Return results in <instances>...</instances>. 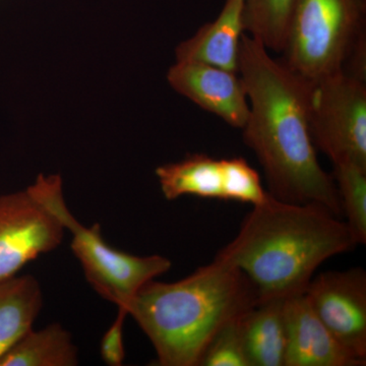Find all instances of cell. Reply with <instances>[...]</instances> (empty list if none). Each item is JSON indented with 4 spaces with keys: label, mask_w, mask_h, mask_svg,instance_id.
I'll list each match as a JSON object with an SVG mask.
<instances>
[{
    "label": "cell",
    "mask_w": 366,
    "mask_h": 366,
    "mask_svg": "<svg viewBox=\"0 0 366 366\" xmlns=\"http://www.w3.org/2000/svg\"><path fill=\"white\" fill-rule=\"evenodd\" d=\"M237 71L249 104L243 141L261 164L269 194L287 203L322 207L340 218L336 184L320 166L310 134V79L274 59L247 33L240 42Z\"/></svg>",
    "instance_id": "6da1fadb"
},
{
    "label": "cell",
    "mask_w": 366,
    "mask_h": 366,
    "mask_svg": "<svg viewBox=\"0 0 366 366\" xmlns=\"http://www.w3.org/2000/svg\"><path fill=\"white\" fill-rule=\"evenodd\" d=\"M356 245L346 222L326 209L269 196L254 206L215 259L240 269L259 300H269L305 292L322 262Z\"/></svg>",
    "instance_id": "7a4b0ae2"
},
{
    "label": "cell",
    "mask_w": 366,
    "mask_h": 366,
    "mask_svg": "<svg viewBox=\"0 0 366 366\" xmlns=\"http://www.w3.org/2000/svg\"><path fill=\"white\" fill-rule=\"evenodd\" d=\"M259 300L240 269L214 259L187 278L144 284L125 310L146 334L161 366H199L217 332Z\"/></svg>",
    "instance_id": "3957f363"
},
{
    "label": "cell",
    "mask_w": 366,
    "mask_h": 366,
    "mask_svg": "<svg viewBox=\"0 0 366 366\" xmlns=\"http://www.w3.org/2000/svg\"><path fill=\"white\" fill-rule=\"evenodd\" d=\"M28 189L71 232L72 252L91 287L117 307H127L144 284L171 269L167 257H139L113 249L102 237L100 224L86 227L79 223L64 201L60 175L40 174Z\"/></svg>",
    "instance_id": "277c9868"
},
{
    "label": "cell",
    "mask_w": 366,
    "mask_h": 366,
    "mask_svg": "<svg viewBox=\"0 0 366 366\" xmlns=\"http://www.w3.org/2000/svg\"><path fill=\"white\" fill-rule=\"evenodd\" d=\"M365 16L366 0H296L282 60L310 81L344 71Z\"/></svg>",
    "instance_id": "5b68a950"
},
{
    "label": "cell",
    "mask_w": 366,
    "mask_h": 366,
    "mask_svg": "<svg viewBox=\"0 0 366 366\" xmlns=\"http://www.w3.org/2000/svg\"><path fill=\"white\" fill-rule=\"evenodd\" d=\"M308 122L315 147L333 165L366 168V81L345 71L310 81Z\"/></svg>",
    "instance_id": "8992f818"
},
{
    "label": "cell",
    "mask_w": 366,
    "mask_h": 366,
    "mask_svg": "<svg viewBox=\"0 0 366 366\" xmlns=\"http://www.w3.org/2000/svg\"><path fill=\"white\" fill-rule=\"evenodd\" d=\"M66 229L30 189L0 197V282L56 249Z\"/></svg>",
    "instance_id": "52a82bcc"
},
{
    "label": "cell",
    "mask_w": 366,
    "mask_h": 366,
    "mask_svg": "<svg viewBox=\"0 0 366 366\" xmlns=\"http://www.w3.org/2000/svg\"><path fill=\"white\" fill-rule=\"evenodd\" d=\"M315 315L347 350L366 362V272L327 271L305 289Z\"/></svg>",
    "instance_id": "ba28073f"
},
{
    "label": "cell",
    "mask_w": 366,
    "mask_h": 366,
    "mask_svg": "<svg viewBox=\"0 0 366 366\" xmlns=\"http://www.w3.org/2000/svg\"><path fill=\"white\" fill-rule=\"evenodd\" d=\"M175 92L230 127L242 129L249 104L244 81L238 71L197 61H177L167 72Z\"/></svg>",
    "instance_id": "9c48e42d"
},
{
    "label": "cell",
    "mask_w": 366,
    "mask_h": 366,
    "mask_svg": "<svg viewBox=\"0 0 366 366\" xmlns=\"http://www.w3.org/2000/svg\"><path fill=\"white\" fill-rule=\"evenodd\" d=\"M285 366H365L315 315L305 292L285 300Z\"/></svg>",
    "instance_id": "30bf717a"
},
{
    "label": "cell",
    "mask_w": 366,
    "mask_h": 366,
    "mask_svg": "<svg viewBox=\"0 0 366 366\" xmlns=\"http://www.w3.org/2000/svg\"><path fill=\"white\" fill-rule=\"evenodd\" d=\"M244 34L243 0H225L215 20L204 24L194 36L178 44L175 59L237 71L239 46Z\"/></svg>",
    "instance_id": "8fae6325"
},
{
    "label": "cell",
    "mask_w": 366,
    "mask_h": 366,
    "mask_svg": "<svg viewBox=\"0 0 366 366\" xmlns=\"http://www.w3.org/2000/svg\"><path fill=\"white\" fill-rule=\"evenodd\" d=\"M259 300L242 315L245 350L252 366H285V300Z\"/></svg>",
    "instance_id": "7c38bea8"
},
{
    "label": "cell",
    "mask_w": 366,
    "mask_h": 366,
    "mask_svg": "<svg viewBox=\"0 0 366 366\" xmlns=\"http://www.w3.org/2000/svg\"><path fill=\"white\" fill-rule=\"evenodd\" d=\"M155 172L168 201L184 196L224 201L222 167L218 159L192 154L179 162L158 166Z\"/></svg>",
    "instance_id": "4fadbf2b"
},
{
    "label": "cell",
    "mask_w": 366,
    "mask_h": 366,
    "mask_svg": "<svg viewBox=\"0 0 366 366\" xmlns=\"http://www.w3.org/2000/svg\"><path fill=\"white\" fill-rule=\"evenodd\" d=\"M43 307L40 283L31 274L0 282V357L32 329Z\"/></svg>",
    "instance_id": "5bb4252c"
},
{
    "label": "cell",
    "mask_w": 366,
    "mask_h": 366,
    "mask_svg": "<svg viewBox=\"0 0 366 366\" xmlns=\"http://www.w3.org/2000/svg\"><path fill=\"white\" fill-rule=\"evenodd\" d=\"M79 351L71 333L59 322L29 330L4 355L0 366H76Z\"/></svg>",
    "instance_id": "9a60e30c"
},
{
    "label": "cell",
    "mask_w": 366,
    "mask_h": 366,
    "mask_svg": "<svg viewBox=\"0 0 366 366\" xmlns=\"http://www.w3.org/2000/svg\"><path fill=\"white\" fill-rule=\"evenodd\" d=\"M296 0H243V24L247 35L269 51L283 52Z\"/></svg>",
    "instance_id": "2e32d148"
},
{
    "label": "cell",
    "mask_w": 366,
    "mask_h": 366,
    "mask_svg": "<svg viewBox=\"0 0 366 366\" xmlns=\"http://www.w3.org/2000/svg\"><path fill=\"white\" fill-rule=\"evenodd\" d=\"M333 179L342 215L358 244L366 243V168L351 164L334 165Z\"/></svg>",
    "instance_id": "e0dca14e"
},
{
    "label": "cell",
    "mask_w": 366,
    "mask_h": 366,
    "mask_svg": "<svg viewBox=\"0 0 366 366\" xmlns=\"http://www.w3.org/2000/svg\"><path fill=\"white\" fill-rule=\"evenodd\" d=\"M224 201H236L254 206L264 204L271 194L262 184L261 177L242 157L221 159Z\"/></svg>",
    "instance_id": "ac0fdd59"
},
{
    "label": "cell",
    "mask_w": 366,
    "mask_h": 366,
    "mask_svg": "<svg viewBox=\"0 0 366 366\" xmlns=\"http://www.w3.org/2000/svg\"><path fill=\"white\" fill-rule=\"evenodd\" d=\"M242 315L229 320L217 332L207 347L199 365L252 366L245 350Z\"/></svg>",
    "instance_id": "d6986e66"
},
{
    "label": "cell",
    "mask_w": 366,
    "mask_h": 366,
    "mask_svg": "<svg viewBox=\"0 0 366 366\" xmlns=\"http://www.w3.org/2000/svg\"><path fill=\"white\" fill-rule=\"evenodd\" d=\"M129 312L124 307H118L117 317L103 335L100 342V356L106 365L120 366L125 360L124 327Z\"/></svg>",
    "instance_id": "ffe728a7"
}]
</instances>
